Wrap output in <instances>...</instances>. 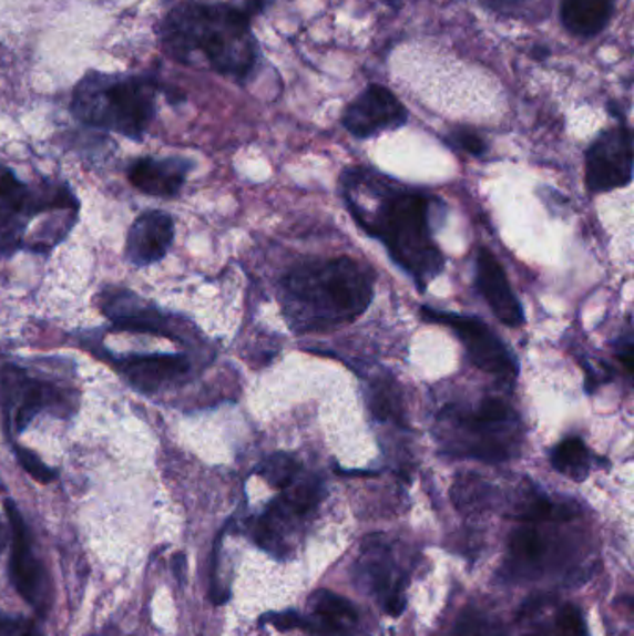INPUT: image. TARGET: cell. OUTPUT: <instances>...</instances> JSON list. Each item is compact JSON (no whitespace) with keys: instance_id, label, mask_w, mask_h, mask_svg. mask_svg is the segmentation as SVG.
Returning a JSON list of instances; mask_svg holds the SVG:
<instances>
[{"instance_id":"obj_1","label":"cell","mask_w":634,"mask_h":636,"mask_svg":"<svg viewBox=\"0 0 634 636\" xmlns=\"http://www.w3.org/2000/svg\"><path fill=\"white\" fill-rule=\"evenodd\" d=\"M342 191L354 220L386 246L387 254L410 274L419 289H427L443 270V254L432 237L436 199L392 183L372 170L350 168L342 175Z\"/></svg>"},{"instance_id":"obj_2","label":"cell","mask_w":634,"mask_h":636,"mask_svg":"<svg viewBox=\"0 0 634 636\" xmlns=\"http://www.w3.org/2000/svg\"><path fill=\"white\" fill-rule=\"evenodd\" d=\"M164 51L177 62L205 65L244 81L259 64L252 19L229 2L186 0L167 13L161 29Z\"/></svg>"},{"instance_id":"obj_3","label":"cell","mask_w":634,"mask_h":636,"mask_svg":"<svg viewBox=\"0 0 634 636\" xmlns=\"http://www.w3.org/2000/svg\"><path fill=\"white\" fill-rule=\"evenodd\" d=\"M375 296V274L350 257L301 263L283 279V315L296 334L354 322Z\"/></svg>"},{"instance_id":"obj_4","label":"cell","mask_w":634,"mask_h":636,"mask_svg":"<svg viewBox=\"0 0 634 636\" xmlns=\"http://www.w3.org/2000/svg\"><path fill=\"white\" fill-rule=\"evenodd\" d=\"M155 82L147 76L88 73L73 92L71 111L82 123L140 139L155 117Z\"/></svg>"},{"instance_id":"obj_5","label":"cell","mask_w":634,"mask_h":636,"mask_svg":"<svg viewBox=\"0 0 634 636\" xmlns=\"http://www.w3.org/2000/svg\"><path fill=\"white\" fill-rule=\"evenodd\" d=\"M438 441L447 454L501 463L518 454L521 424L504 400L490 397L474 410L447 406L438 419Z\"/></svg>"},{"instance_id":"obj_6","label":"cell","mask_w":634,"mask_h":636,"mask_svg":"<svg viewBox=\"0 0 634 636\" xmlns=\"http://www.w3.org/2000/svg\"><path fill=\"white\" fill-rule=\"evenodd\" d=\"M421 315L428 322H438L454 331L466 348L474 367L484 370L502 382L513 383L518 378V359L508 350L502 339L479 317H466L458 312L438 311L422 307Z\"/></svg>"},{"instance_id":"obj_7","label":"cell","mask_w":634,"mask_h":636,"mask_svg":"<svg viewBox=\"0 0 634 636\" xmlns=\"http://www.w3.org/2000/svg\"><path fill=\"white\" fill-rule=\"evenodd\" d=\"M633 181V133L627 125L606 129L586 150V186L592 194L616 191Z\"/></svg>"},{"instance_id":"obj_8","label":"cell","mask_w":634,"mask_h":636,"mask_svg":"<svg viewBox=\"0 0 634 636\" xmlns=\"http://www.w3.org/2000/svg\"><path fill=\"white\" fill-rule=\"evenodd\" d=\"M7 512L10 529H12L10 575H12L13 586L24 602L32 605L38 613L45 614L51 607V585H49L45 567L35 556L27 523L12 501H7Z\"/></svg>"},{"instance_id":"obj_9","label":"cell","mask_w":634,"mask_h":636,"mask_svg":"<svg viewBox=\"0 0 634 636\" xmlns=\"http://www.w3.org/2000/svg\"><path fill=\"white\" fill-rule=\"evenodd\" d=\"M340 123L356 139H372L406 125L408 109L389 88L369 84L346 106Z\"/></svg>"},{"instance_id":"obj_10","label":"cell","mask_w":634,"mask_h":636,"mask_svg":"<svg viewBox=\"0 0 634 636\" xmlns=\"http://www.w3.org/2000/svg\"><path fill=\"white\" fill-rule=\"evenodd\" d=\"M2 393H4L8 424L13 434L23 432L40 411L60 402L57 389L30 378L16 367H8L4 370Z\"/></svg>"},{"instance_id":"obj_11","label":"cell","mask_w":634,"mask_h":636,"mask_svg":"<svg viewBox=\"0 0 634 636\" xmlns=\"http://www.w3.org/2000/svg\"><path fill=\"white\" fill-rule=\"evenodd\" d=\"M477 287L502 325L518 328L525 322L523 307L513 295L501 263L488 248H480L477 255Z\"/></svg>"},{"instance_id":"obj_12","label":"cell","mask_w":634,"mask_h":636,"mask_svg":"<svg viewBox=\"0 0 634 636\" xmlns=\"http://www.w3.org/2000/svg\"><path fill=\"white\" fill-rule=\"evenodd\" d=\"M120 369L134 388L156 393L186 377L191 361L181 353H133L120 359Z\"/></svg>"},{"instance_id":"obj_13","label":"cell","mask_w":634,"mask_h":636,"mask_svg":"<svg viewBox=\"0 0 634 636\" xmlns=\"http://www.w3.org/2000/svg\"><path fill=\"white\" fill-rule=\"evenodd\" d=\"M175 226L172 216L162 211H147L133 222L127 235V257L136 267H147L167 254Z\"/></svg>"},{"instance_id":"obj_14","label":"cell","mask_w":634,"mask_h":636,"mask_svg":"<svg viewBox=\"0 0 634 636\" xmlns=\"http://www.w3.org/2000/svg\"><path fill=\"white\" fill-rule=\"evenodd\" d=\"M192 164L185 158H140L129 170V181L150 196L172 197L181 191Z\"/></svg>"},{"instance_id":"obj_15","label":"cell","mask_w":634,"mask_h":636,"mask_svg":"<svg viewBox=\"0 0 634 636\" xmlns=\"http://www.w3.org/2000/svg\"><path fill=\"white\" fill-rule=\"evenodd\" d=\"M365 558H367L365 573L369 575L370 586L376 592V596L380 597L386 613L400 616L406 607V596H403L402 578L398 577L392 566L391 553L386 545H381L380 540H376V545H372L369 540L367 550H365Z\"/></svg>"},{"instance_id":"obj_16","label":"cell","mask_w":634,"mask_h":636,"mask_svg":"<svg viewBox=\"0 0 634 636\" xmlns=\"http://www.w3.org/2000/svg\"><path fill=\"white\" fill-rule=\"evenodd\" d=\"M313 616L304 618L301 629L311 636H348V630L358 624V613L352 603L334 592L318 591L309 599Z\"/></svg>"},{"instance_id":"obj_17","label":"cell","mask_w":634,"mask_h":636,"mask_svg":"<svg viewBox=\"0 0 634 636\" xmlns=\"http://www.w3.org/2000/svg\"><path fill=\"white\" fill-rule=\"evenodd\" d=\"M104 312L120 330L145 331L156 336L167 334V320L153 306H145L136 296L129 293H117L104 301Z\"/></svg>"},{"instance_id":"obj_18","label":"cell","mask_w":634,"mask_h":636,"mask_svg":"<svg viewBox=\"0 0 634 636\" xmlns=\"http://www.w3.org/2000/svg\"><path fill=\"white\" fill-rule=\"evenodd\" d=\"M614 0H562L560 21L576 38H594L609 27Z\"/></svg>"},{"instance_id":"obj_19","label":"cell","mask_w":634,"mask_h":636,"mask_svg":"<svg viewBox=\"0 0 634 636\" xmlns=\"http://www.w3.org/2000/svg\"><path fill=\"white\" fill-rule=\"evenodd\" d=\"M367 404L376 421L406 424L402 393L398 383L389 377H376L367 388Z\"/></svg>"},{"instance_id":"obj_20","label":"cell","mask_w":634,"mask_h":636,"mask_svg":"<svg viewBox=\"0 0 634 636\" xmlns=\"http://www.w3.org/2000/svg\"><path fill=\"white\" fill-rule=\"evenodd\" d=\"M551 463L559 473L564 474L571 481L583 482L592 469V454L581 438L571 435L554 447L551 452Z\"/></svg>"},{"instance_id":"obj_21","label":"cell","mask_w":634,"mask_h":636,"mask_svg":"<svg viewBox=\"0 0 634 636\" xmlns=\"http://www.w3.org/2000/svg\"><path fill=\"white\" fill-rule=\"evenodd\" d=\"M452 501L461 514H479L490 509L493 490L477 474H463L452 486Z\"/></svg>"},{"instance_id":"obj_22","label":"cell","mask_w":634,"mask_h":636,"mask_svg":"<svg viewBox=\"0 0 634 636\" xmlns=\"http://www.w3.org/2000/svg\"><path fill=\"white\" fill-rule=\"evenodd\" d=\"M526 636H590L581 608L564 603L554 611L553 616L536 622Z\"/></svg>"},{"instance_id":"obj_23","label":"cell","mask_w":634,"mask_h":636,"mask_svg":"<svg viewBox=\"0 0 634 636\" xmlns=\"http://www.w3.org/2000/svg\"><path fill=\"white\" fill-rule=\"evenodd\" d=\"M548 553V544L543 540L542 533L531 525L519 526L513 531L510 538V558L518 566H534L542 562Z\"/></svg>"},{"instance_id":"obj_24","label":"cell","mask_w":634,"mask_h":636,"mask_svg":"<svg viewBox=\"0 0 634 636\" xmlns=\"http://www.w3.org/2000/svg\"><path fill=\"white\" fill-rule=\"evenodd\" d=\"M257 473H259L272 488L285 490V488L290 486V484L300 476L301 465L296 462L295 457L285 454V452H276V454H272V457L266 458L265 462L260 463Z\"/></svg>"},{"instance_id":"obj_25","label":"cell","mask_w":634,"mask_h":636,"mask_svg":"<svg viewBox=\"0 0 634 636\" xmlns=\"http://www.w3.org/2000/svg\"><path fill=\"white\" fill-rule=\"evenodd\" d=\"M458 636H510L499 622H491L484 614L469 611L456 627Z\"/></svg>"},{"instance_id":"obj_26","label":"cell","mask_w":634,"mask_h":636,"mask_svg":"<svg viewBox=\"0 0 634 636\" xmlns=\"http://www.w3.org/2000/svg\"><path fill=\"white\" fill-rule=\"evenodd\" d=\"M444 144L452 147V150L463 151L469 155L480 156L484 155L488 151L485 140L479 133H474L473 129L456 127L450 131L443 139Z\"/></svg>"},{"instance_id":"obj_27","label":"cell","mask_w":634,"mask_h":636,"mask_svg":"<svg viewBox=\"0 0 634 636\" xmlns=\"http://www.w3.org/2000/svg\"><path fill=\"white\" fill-rule=\"evenodd\" d=\"M16 454H18L19 463L23 465L24 471L41 484H49L57 479V471H52L47 463L41 462V458L35 452L29 451L24 447H16Z\"/></svg>"},{"instance_id":"obj_28","label":"cell","mask_w":634,"mask_h":636,"mask_svg":"<svg viewBox=\"0 0 634 636\" xmlns=\"http://www.w3.org/2000/svg\"><path fill=\"white\" fill-rule=\"evenodd\" d=\"M0 636H43V633L29 619L0 616Z\"/></svg>"},{"instance_id":"obj_29","label":"cell","mask_w":634,"mask_h":636,"mask_svg":"<svg viewBox=\"0 0 634 636\" xmlns=\"http://www.w3.org/2000/svg\"><path fill=\"white\" fill-rule=\"evenodd\" d=\"M260 622H268V624L274 625L279 630L301 629L304 616L295 613V611H285V613L279 614H268Z\"/></svg>"},{"instance_id":"obj_30","label":"cell","mask_w":634,"mask_h":636,"mask_svg":"<svg viewBox=\"0 0 634 636\" xmlns=\"http://www.w3.org/2000/svg\"><path fill=\"white\" fill-rule=\"evenodd\" d=\"M270 0H231V4L241 10V12L246 13L249 19H254L255 16L265 12L266 7H268Z\"/></svg>"},{"instance_id":"obj_31","label":"cell","mask_w":634,"mask_h":636,"mask_svg":"<svg viewBox=\"0 0 634 636\" xmlns=\"http://www.w3.org/2000/svg\"><path fill=\"white\" fill-rule=\"evenodd\" d=\"M173 567H175V575L180 581H185V570H186V561L185 555H175L173 558Z\"/></svg>"},{"instance_id":"obj_32","label":"cell","mask_w":634,"mask_h":636,"mask_svg":"<svg viewBox=\"0 0 634 636\" xmlns=\"http://www.w3.org/2000/svg\"><path fill=\"white\" fill-rule=\"evenodd\" d=\"M381 2L391 8V10H400L402 8V0H381Z\"/></svg>"},{"instance_id":"obj_33","label":"cell","mask_w":634,"mask_h":636,"mask_svg":"<svg viewBox=\"0 0 634 636\" xmlns=\"http://www.w3.org/2000/svg\"><path fill=\"white\" fill-rule=\"evenodd\" d=\"M7 544V533H4V526H2V521H0V551Z\"/></svg>"}]
</instances>
